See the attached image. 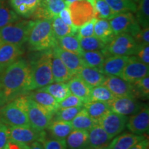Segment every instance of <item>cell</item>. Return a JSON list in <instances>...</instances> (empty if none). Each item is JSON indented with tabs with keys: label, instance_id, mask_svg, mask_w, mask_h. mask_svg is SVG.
<instances>
[{
	"label": "cell",
	"instance_id": "2",
	"mask_svg": "<svg viewBox=\"0 0 149 149\" xmlns=\"http://www.w3.org/2000/svg\"><path fill=\"white\" fill-rule=\"evenodd\" d=\"M52 49L42 51L36 59L30 63L31 82L29 91L37 90L54 82L51 70Z\"/></svg>",
	"mask_w": 149,
	"mask_h": 149
},
{
	"label": "cell",
	"instance_id": "26",
	"mask_svg": "<svg viewBox=\"0 0 149 149\" xmlns=\"http://www.w3.org/2000/svg\"><path fill=\"white\" fill-rule=\"evenodd\" d=\"M144 138L146 137L143 135H136L132 133L122 134L112 139L109 146L111 149H130Z\"/></svg>",
	"mask_w": 149,
	"mask_h": 149
},
{
	"label": "cell",
	"instance_id": "41",
	"mask_svg": "<svg viewBox=\"0 0 149 149\" xmlns=\"http://www.w3.org/2000/svg\"><path fill=\"white\" fill-rule=\"evenodd\" d=\"M80 46L83 51H103L106 48L107 44L97 37L94 36L84 37L78 39Z\"/></svg>",
	"mask_w": 149,
	"mask_h": 149
},
{
	"label": "cell",
	"instance_id": "22",
	"mask_svg": "<svg viewBox=\"0 0 149 149\" xmlns=\"http://www.w3.org/2000/svg\"><path fill=\"white\" fill-rule=\"evenodd\" d=\"M67 84L71 94L79 97L84 104L89 102L92 88L79 76L77 74L74 75Z\"/></svg>",
	"mask_w": 149,
	"mask_h": 149
},
{
	"label": "cell",
	"instance_id": "52",
	"mask_svg": "<svg viewBox=\"0 0 149 149\" xmlns=\"http://www.w3.org/2000/svg\"><path fill=\"white\" fill-rule=\"evenodd\" d=\"M149 145L148 139L144 138L142 140L139 141L138 143L132 146L130 149H148Z\"/></svg>",
	"mask_w": 149,
	"mask_h": 149
},
{
	"label": "cell",
	"instance_id": "33",
	"mask_svg": "<svg viewBox=\"0 0 149 149\" xmlns=\"http://www.w3.org/2000/svg\"><path fill=\"white\" fill-rule=\"evenodd\" d=\"M52 29L56 40L69 35H76L78 28L65 24L59 16L52 19Z\"/></svg>",
	"mask_w": 149,
	"mask_h": 149
},
{
	"label": "cell",
	"instance_id": "32",
	"mask_svg": "<svg viewBox=\"0 0 149 149\" xmlns=\"http://www.w3.org/2000/svg\"><path fill=\"white\" fill-rule=\"evenodd\" d=\"M21 19L7 0H0V29Z\"/></svg>",
	"mask_w": 149,
	"mask_h": 149
},
{
	"label": "cell",
	"instance_id": "19",
	"mask_svg": "<svg viewBox=\"0 0 149 149\" xmlns=\"http://www.w3.org/2000/svg\"><path fill=\"white\" fill-rule=\"evenodd\" d=\"M52 51L57 55L67 67L72 75H75L84 66L79 55L71 52L65 51L57 44L52 48Z\"/></svg>",
	"mask_w": 149,
	"mask_h": 149
},
{
	"label": "cell",
	"instance_id": "20",
	"mask_svg": "<svg viewBox=\"0 0 149 149\" xmlns=\"http://www.w3.org/2000/svg\"><path fill=\"white\" fill-rule=\"evenodd\" d=\"M113 139L100 124H96L88 130V149H97L108 146Z\"/></svg>",
	"mask_w": 149,
	"mask_h": 149
},
{
	"label": "cell",
	"instance_id": "18",
	"mask_svg": "<svg viewBox=\"0 0 149 149\" xmlns=\"http://www.w3.org/2000/svg\"><path fill=\"white\" fill-rule=\"evenodd\" d=\"M128 59L129 56L109 55L106 57L99 69L105 75L120 77Z\"/></svg>",
	"mask_w": 149,
	"mask_h": 149
},
{
	"label": "cell",
	"instance_id": "8",
	"mask_svg": "<svg viewBox=\"0 0 149 149\" xmlns=\"http://www.w3.org/2000/svg\"><path fill=\"white\" fill-rule=\"evenodd\" d=\"M9 139L30 145L35 141L43 142L46 139L45 130L38 131L30 125L8 126Z\"/></svg>",
	"mask_w": 149,
	"mask_h": 149
},
{
	"label": "cell",
	"instance_id": "56",
	"mask_svg": "<svg viewBox=\"0 0 149 149\" xmlns=\"http://www.w3.org/2000/svg\"><path fill=\"white\" fill-rule=\"evenodd\" d=\"M132 1H133L134 2H135V3H138V1H139V0H132Z\"/></svg>",
	"mask_w": 149,
	"mask_h": 149
},
{
	"label": "cell",
	"instance_id": "49",
	"mask_svg": "<svg viewBox=\"0 0 149 149\" xmlns=\"http://www.w3.org/2000/svg\"><path fill=\"white\" fill-rule=\"evenodd\" d=\"M8 140V126L0 122V149H3Z\"/></svg>",
	"mask_w": 149,
	"mask_h": 149
},
{
	"label": "cell",
	"instance_id": "43",
	"mask_svg": "<svg viewBox=\"0 0 149 149\" xmlns=\"http://www.w3.org/2000/svg\"><path fill=\"white\" fill-rule=\"evenodd\" d=\"M83 109V107H76L59 109L54 115L53 120H61L65 122H71L74 117L77 115V113Z\"/></svg>",
	"mask_w": 149,
	"mask_h": 149
},
{
	"label": "cell",
	"instance_id": "30",
	"mask_svg": "<svg viewBox=\"0 0 149 149\" xmlns=\"http://www.w3.org/2000/svg\"><path fill=\"white\" fill-rule=\"evenodd\" d=\"M40 91H45L51 95L58 103L66 98L70 94V91L68 84L66 82L52 83L46 86L39 89Z\"/></svg>",
	"mask_w": 149,
	"mask_h": 149
},
{
	"label": "cell",
	"instance_id": "55",
	"mask_svg": "<svg viewBox=\"0 0 149 149\" xmlns=\"http://www.w3.org/2000/svg\"><path fill=\"white\" fill-rule=\"evenodd\" d=\"M97 149H111V148H110L109 145H108V146H106L102 147V148H97Z\"/></svg>",
	"mask_w": 149,
	"mask_h": 149
},
{
	"label": "cell",
	"instance_id": "13",
	"mask_svg": "<svg viewBox=\"0 0 149 149\" xmlns=\"http://www.w3.org/2000/svg\"><path fill=\"white\" fill-rule=\"evenodd\" d=\"M108 103L111 111L126 116L135 114L144 105L137 101L136 98L130 97H116Z\"/></svg>",
	"mask_w": 149,
	"mask_h": 149
},
{
	"label": "cell",
	"instance_id": "38",
	"mask_svg": "<svg viewBox=\"0 0 149 149\" xmlns=\"http://www.w3.org/2000/svg\"><path fill=\"white\" fill-rule=\"evenodd\" d=\"M112 10L117 14L122 13H135L137 3L132 0H104Z\"/></svg>",
	"mask_w": 149,
	"mask_h": 149
},
{
	"label": "cell",
	"instance_id": "35",
	"mask_svg": "<svg viewBox=\"0 0 149 149\" xmlns=\"http://www.w3.org/2000/svg\"><path fill=\"white\" fill-rule=\"evenodd\" d=\"M84 66L100 68L106 57L102 51H82L79 55Z\"/></svg>",
	"mask_w": 149,
	"mask_h": 149
},
{
	"label": "cell",
	"instance_id": "36",
	"mask_svg": "<svg viewBox=\"0 0 149 149\" xmlns=\"http://www.w3.org/2000/svg\"><path fill=\"white\" fill-rule=\"evenodd\" d=\"M56 42H57V45L62 49L77 54L78 55H81L83 51L76 35H66L57 40Z\"/></svg>",
	"mask_w": 149,
	"mask_h": 149
},
{
	"label": "cell",
	"instance_id": "23",
	"mask_svg": "<svg viewBox=\"0 0 149 149\" xmlns=\"http://www.w3.org/2000/svg\"><path fill=\"white\" fill-rule=\"evenodd\" d=\"M28 96L37 104L45 108L52 114L54 115L59 110V103L47 92L37 89L33 91V92H29L28 93Z\"/></svg>",
	"mask_w": 149,
	"mask_h": 149
},
{
	"label": "cell",
	"instance_id": "21",
	"mask_svg": "<svg viewBox=\"0 0 149 149\" xmlns=\"http://www.w3.org/2000/svg\"><path fill=\"white\" fill-rule=\"evenodd\" d=\"M40 2L41 0H9L10 6L15 12L25 19L32 17Z\"/></svg>",
	"mask_w": 149,
	"mask_h": 149
},
{
	"label": "cell",
	"instance_id": "34",
	"mask_svg": "<svg viewBox=\"0 0 149 149\" xmlns=\"http://www.w3.org/2000/svg\"><path fill=\"white\" fill-rule=\"evenodd\" d=\"M83 107L88 115L97 122L104 115L111 111L108 102H88L84 104Z\"/></svg>",
	"mask_w": 149,
	"mask_h": 149
},
{
	"label": "cell",
	"instance_id": "25",
	"mask_svg": "<svg viewBox=\"0 0 149 149\" xmlns=\"http://www.w3.org/2000/svg\"><path fill=\"white\" fill-rule=\"evenodd\" d=\"M51 70L54 82H67L73 77L60 58L53 52L52 55Z\"/></svg>",
	"mask_w": 149,
	"mask_h": 149
},
{
	"label": "cell",
	"instance_id": "53",
	"mask_svg": "<svg viewBox=\"0 0 149 149\" xmlns=\"http://www.w3.org/2000/svg\"><path fill=\"white\" fill-rule=\"evenodd\" d=\"M29 149H44V146H43L42 142L39 141H35L29 145Z\"/></svg>",
	"mask_w": 149,
	"mask_h": 149
},
{
	"label": "cell",
	"instance_id": "14",
	"mask_svg": "<svg viewBox=\"0 0 149 149\" xmlns=\"http://www.w3.org/2000/svg\"><path fill=\"white\" fill-rule=\"evenodd\" d=\"M68 7L64 0H41L40 6L32 16L34 20L53 19L63 9Z\"/></svg>",
	"mask_w": 149,
	"mask_h": 149
},
{
	"label": "cell",
	"instance_id": "29",
	"mask_svg": "<svg viewBox=\"0 0 149 149\" xmlns=\"http://www.w3.org/2000/svg\"><path fill=\"white\" fill-rule=\"evenodd\" d=\"M94 35L108 44L115 36L109 22L103 19H97L94 25Z\"/></svg>",
	"mask_w": 149,
	"mask_h": 149
},
{
	"label": "cell",
	"instance_id": "16",
	"mask_svg": "<svg viewBox=\"0 0 149 149\" xmlns=\"http://www.w3.org/2000/svg\"><path fill=\"white\" fill-rule=\"evenodd\" d=\"M126 127L132 133L142 135L149 130V108L145 105L140 111L128 118Z\"/></svg>",
	"mask_w": 149,
	"mask_h": 149
},
{
	"label": "cell",
	"instance_id": "40",
	"mask_svg": "<svg viewBox=\"0 0 149 149\" xmlns=\"http://www.w3.org/2000/svg\"><path fill=\"white\" fill-rule=\"evenodd\" d=\"M136 20L141 29L149 26V0H139L136 10Z\"/></svg>",
	"mask_w": 149,
	"mask_h": 149
},
{
	"label": "cell",
	"instance_id": "17",
	"mask_svg": "<svg viewBox=\"0 0 149 149\" xmlns=\"http://www.w3.org/2000/svg\"><path fill=\"white\" fill-rule=\"evenodd\" d=\"M24 53L22 46L3 43L0 44V74Z\"/></svg>",
	"mask_w": 149,
	"mask_h": 149
},
{
	"label": "cell",
	"instance_id": "5",
	"mask_svg": "<svg viewBox=\"0 0 149 149\" xmlns=\"http://www.w3.org/2000/svg\"><path fill=\"white\" fill-rule=\"evenodd\" d=\"M35 20L19 19L0 29V42L1 44H15L22 46L28 42L30 33Z\"/></svg>",
	"mask_w": 149,
	"mask_h": 149
},
{
	"label": "cell",
	"instance_id": "45",
	"mask_svg": "<svg viewBox=\"0 0 149 149\" xmlns=\"http://www.w3.org/2000/svg\"><path fill=\"white\" fill-rule=\"evenodd\" d=\"M84 103L82 100H80L77 96L74 95L70 93V94L65 98L63 101L59 103V109H64V108H70V107H83Z\"/></svg>",
	"mask_w": 149,
	"mask_h": 149
},
{
	"label": "cell",
	"instance_id": "48",
	"mask_svg": "<svg viewBox=\"0 0 149 149\" xmlns=\"http://www.w3.org/2000/svg\"><path fill=\"white\" fill-rule=\"evenodd\" d=\"M137 44H149V28L141 29L138 33L133 37Z\"/></svg>",
	"mask_w": 149,
	"mask_h": 149
},
{
	"label": "cell",
	"instance_id": "47",
	"mask_svg": "<svg viewBox=\"0 0 149 149\" xmlns=\"http://www.w3.org/2000/svg\"><path fill=\"white\" fill-rule=\"evenodd\" d=\"M135 56L146 64H149V44H138Z\"/></svg>",
	"mask_w": 149,
	"mask_h": 149
},
{
	"label": "cell",
	"instance_id": "11",
	"mask_svg": "<svg viewBox=\"0 0 149 149\" xmlns=\"http://www.w3.org/2000/svg\"><path fill=\"white\" fill-rule=\"evenodd\" d=\"M149 75V65L137 59L135 55L129 56L127 64L120 77L130 84Z\"/></svg>",
	"mask_w": 149,
	"mask_h": 149
},
{
	"label": "cell",
	"instance_id": "9",
	"mask_svg": "<svg viewBox=\"0 0 149 149\" xmlns=\"http://www.w3.org/2000/svg\"><path fill=\"white\" fill-rule=\"evenodd\" d=\"M109 23L115 35L127 33L133 37L141 29L133 13L130 12L117 14L110 19Z\"/></svg>",
	"mask_w": 149,
	"mask_h": 149
},
{
	"label": "cell",
	"instance_id": "39",
	"mask_svg": "<svg viewBox=\"0 0 149 149\" xmlns=\"http://www.w3.org/2000/svg\"><path fill=\"white\" fill-rule=\"evenodd\" d=\"M116 97L104 85H100L91 89L89 102H109Z\"/></svg>",
	"mask_w": 149,
	"mask_h": 149
},
{
	"label": "cell",
	"instance_id": "27",
	"mask_svg": "<svg viewBox=\"0 0 149 149\" xmlns=\"http://www.w3.org/2000/svg\"><path fill=\"white\" fill-rule=\"evenodd\" d=\"M68 149H88V131L73 129L66 139Z\"/></svg>",
	"mask_w": 149,
	"mask_h": 149
},
{
	"label": "cell",
	"instance_id": "50",
	"mask_svg": "<svg viewBox=\"0 0 149 149\" xmlns=\"http://www.w3.org/2000/svg\"><path fill=\"white\" fill-rule=\"evenodd\" d=\"M29 145L17 142L13 140L9 139L3 149H29Z\"/></svg>",
	"mask_w": 149,
	"mask_h": 149
},
{
	"label": "cell",
	"instance_id": "46",
	"mask_svg": "<svg viewBox=\"0 0 149 149\" xmlns=\"http://www.w3.org/2000/svg\"><path fill=\"white\" fill-rule=\"evenodd\" d=\"M44 149H68L66 140L57 139H46L42 142Z\"/></svg>",
	"mask_w": 149,
	"mask_h": 149
},
{
	"label": "cell",
	"instance_id": "51",
	"mask_svg": "<svg viewBox=\"0 0 149 149\" xmlns=\"http://www.w3.org/2000/svg\"><path fill=\"white\" fill-rule=\"evenodd\" d=\"M59 17L61 18V19L64 22L65 24H68L69 26H72L71 17H70V14L68 7H66L63 9L59 13Z\"/></svg>",
	"mask_w": 149,
	"mask_h": 149
},
{
	"label": "cell",
	"instance_id": "3",
	"mask_svg": "<svg viewBox=\"0 0 149 149\" xmlns=\"http://www.w3.org/2000/svg\"><path fill=\"white\" fill-rule=\"evenodd\" d=\"M28 42L31 51H43L52 49L57 44L52 29V19L35 20Z\"/></svg>",
	"mask_w": 149,
	"mask_h": 149
},
{
	"label": "cell",
	"instance_id": "31",
	"mask_svg": "<svg viewBox=\"0 0 149 149\" xmlns=\"http://www.w3.org/2000/svg\"><path fill=\"white\" fill-rule=\"evenodd\" d=\"M73 129L90 130L98 122L91 117L87 111L83 109L80 111L74 119L70 122Z\"/></svg>",
	"mask_w": 149,
	"mask_h": 149
},
{
	"label": "cell",
	"instance_id": "4",
	"mask_svg": "<svg viewBox=\"0 0 149 149\" xmlns=\"http://www.w3.org/2000/svg\"><path fill=\"white\" fill-rule=\"evenodd\" d=\"M26 95L18 97L0 108V122L9 126L30 125Z\"/></svg>",
	"mask_w": 149,
	"mask_h": 149
},
{
	"label": "cell",
	"instance_id": "7",
	"mask_svg": "<svg viewBox=\"0 0 149 149\" xmlns=\"http://www.w3.org/2000/svg\"><path fill=\"white\" fill-rule=\"evenodd\" d=\"M26 97L27 113L30 126L38 131L45 130L53 120L54 115L28 95Z\"/></svg>",
	"mask_w": 149,
	"mask_h": 149
},
{
	"label": "cell",
	"instance_id": "12",
	"mask_svg": "<svg viewBox=\"0 0 149 149\" xmlns=\"http://www.w3.org/2000/svg\"><path fill=\"white\" fill-rule=\"evenodd\" d=\"M128 117L110 111L98 120V124L112 138L120 135L126 126Z\"/></svg>",
	"mask_w": 149,
	"mask_h": 149
},
{
	"label": "cell",
	"instance_id": "15",
	"mask_svg": "<svg viewBox=\"0 0 149 149\" xmlns=\"http://www.w3.org/2000/svg\"><path fill=\"white\" fill-rule=\"evenodd\" d=\"M103 85L107 86L115 97L135 98L133 84L118 76L106 75Z\"/></svg>",
	"mask_w": 149,
	"mask_h": 149
},
{
	"label": "cell",
	"instance_id": "6",
	"mask_svg": "<svg viewBox=\"0 0 149 149\" xmlns=\"http://www.w3.org/2000/svg\"><path fill=\"white\" fill-rule=\"evenodd\" d=\"M138 44L133 36L127 33L115 35L103 50L106 57L109 55L132 56L137 52Z\"/></svg>",
	"mask_w": 149,
	"mask_h": 149
},
{
	"label": "cell",
	"instance_id": "37",
	"mask_svg": "<svg viewBox=\"0 0 149 149\" xmlns=\"http://www.w3.org/2000/svg\"><path fill=\"white\" fill-rule=\"evenodd\" d=\"M95 10V16L96 19H103L110 20L116 15L110 6L104 0H88Z\"/></svg>",
	"mask_w": 149,
	"mask_h": 149
},
{
	"label": "cell",
	"instance_id": "42",
	"mask_svg": "<svg viewBox=\"0 0 149 149\" xmlns=\"http://www.w3.org/2000/svg\"><path fill=\"white\" fill-rule=\"evenodd\" d=\"M133 86L135 98L148 100L149 97V77L141 78L132 84Z\"/></svg>",
	"mask_w": 149,
	"mask_h": 149
},
{
	"label": "cell",
	"instance_id": "54",
	"mask_svg": "<svg viewBox=\"0 0 149 149\" xmlns=\"http://www.w3.org/2000/svg\"><path fill=\"white\" fill-rule=\"evenodd\" d=\"M64 1H65V2H66V3L67 5H68H68H69L70 3L74 2V1H78V0H64Z\"/></svg>",
	"mask_w": 149,
	"mask_h": 149
},
{
	"label": "cell",
	"instance_id": "28",
	"mask_svg": "<svg viewBox=\"0 0 149 149\" xmlns=\"http://www.w3.org/2000/svg\"><path fill=\"white\" fill-rule=\"evenodd\" d=\"M51 135L54 139L66 140V137L73 130L70 122L53 120L47 127Z\"/></svg>",
	"mask_w": 149,
	"mask_h": 149
},
{
	"label": "cell",
	"instance_id": "1",
	"mask_svg": "<svg viewBox=\"0 0 149 149\" xmlns=\"http://www.w3.org/2000/svg\"><path fill=\"white\" fill-rule=\"evenodd\" d=\"M31 65L19 57L0 74V107L30 92Z\"/></svg>",
	"mask_w": 149,
	"mask_h": 149
},
{
	"label": "cell",
	"instance_id": "57",
	"mask_svg": "<svg viewBox=\"0 0 149 149\" xmlns=\"http://www.w3.org/2000/svg\"><path fill=\"white\" fill-rule=\"evenodd\" d=\"M1 44V42H0V44Z\"/></svg>",
	"mask_w": 149,
	"mask_h": 149
},
{
	"label": "cell",
	"instance_id": "10",
	"mask_svg": "<svg viewBox=\"0 0 149 149\" xmlns=\"http://www.w3.org/2000/svg\"><path fill=\"white\" fill-rule=\"evenodd\" d=\"M72 26L79 28L95 18V10L88 0H78L68 5Z\"/></svg>",
	"mask_w": 149,
	"mask_h": 149
},
{
	"label": "cell",
	"instance_id": "44",
	"mask_svg": "<svg viewBox=\"0 0 149 149\" xmlns=\"http://www.w3.org/2000/svg\"><path fill=\"white\" fill-rule=\"evenodd\" d=\"M97 19L94 18L90 22H87L85 24L78 28L77 32L76 33V36L77 38H84L94 36V25Z\"/></svg>",
	"mask_w": 149,
	"mask_h": 149
},
{
	"label": "cell",
	"instance_id": "24",
	"mask_svg": "<svg viewBox=\"0 0 149 149\" xmlns=\"http://www.w3.org/2000/svg\"><path fill=\"white\" fill-rule=\"evenodd\" d=\"M77 75L91 88L103 84L106 78L105 74L102 73L99 68L88 66H84Z\"/></svg>",
	"mask_w": 149,
	"mask_h": 149
}]
</instances>
